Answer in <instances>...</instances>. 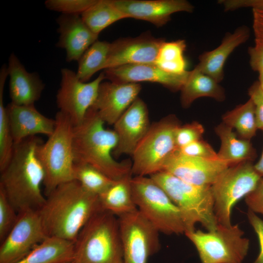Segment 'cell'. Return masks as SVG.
<instances>
[{
	"instance_id": "1",
	"label": "cell",
	"mask_w": 263,
	"mask_h": 263,
	"mask_svg": "<svg viewBox=\"0 0 263 263\" xmlns=\"http://www.w3.org/2000/svg\"><path fill=\"white\" fill-rule=\"evenodd\" d=\"M101 209L98 196L72 180L58 186L46 196L38 211L48 237L75 243L84 226Z\"/></svg>"
},
{
	"instance_id": "2",
	"label": "cell",
	"mask_w": 263,
	"mask_h": 263,
	"mask_svg": "<svg viewBox=\"0 0 263 263\" xmlns=\"http://www.w3.org/2000/svg\"><path fill=\"white\" fill-rule=\"evenodd\" d=\"M42 142L35 136L15 144L10 161L0 171V190L18 213L39 210L45 202L41 190L44 171L37 154Z\"/></svg>"
},
{
	"instance_id": "3",
	"label": "cell",
	"mask_w": 263,
	"mask_h": 263,
	"mask_svg": "<svg viewBox=\"0 0 263 263\" xmlns=\"http://www.w3.org/2000/svg\"><path fill=\"white\" fill-rule=\"evenodd\" d=\"M90 108L79 125L73 129V148L75 163L89 164L114 181L132 173V161H116L112 154L117 144L113 130Z\"/></svg>"
},
{
	"instance_id": "4",
	"label": "cell",
	"mask_w": 263,
	"mask_h": 263,
	"mask_svg": "<svg viewBox=\"0 0 263 263\" xmlns=\"http://www.w3.org/2000/svg\"><path fill=\"white\" fill-rule=\"evenodd\" d=\"M74 245L75 263H123L118 217L107 210L90 219Z\"/></svg>"
},
{
	"instance_id": "5",
	"label": "cell",
	"mask_w": 263,
	"mask_h": 263,
	"mask_svg": "<svg viewBox=\"0 0 263 263\" xmlns=\"http://www.w3.org/2000/svg\"><path fill=\"white\" fill-rule=\"evenodd\" d=\"M149 176L163 189L179 209L185 232L196 229L198 223L208 231L217 228L218 223L210 186L193 185L164 170Z\"/></svg>"
},
{
	"instance_id": "6",
	"label": "cell",
	"mask_w": 263,
	"mask_h": 263,
	"mask_svg": "<svg viewBox=\"0 0 263 263\" xmlns=\"http://www.w3.org/2000/svg\"><path fill=\"white\" fill-rule=\"evenodd\" d=\"M55 119L56 126L53 132L37 150L44 171L43 186L45 196L58 186L74 180V126L69 118L59 111Z\"/></svg>"
},
{
	"instance_id": "7",
	"label": "cell",
	"mask_w": 263,
	"mask_h": 263,
	"mask_svg": "<svg viewBox=\"0 0 263 263\" xmlns=\"http://www.w3.org/2000/svg\"><path fill=\"white\" fill-rule=\"evenodd\" d=\"M131 187L137 209L160 232L185 234L181 213L163 189L150 176H132Z\"/></svg>"
},
{
	"instance_id": "8",
	"label": "cell",
	"mask_w": 263,
	"mask_h": 263,
	"mask_svg": "<svg viewBox=\"0 0 263 263\" xmlns=\"http://www.w3.org/2000/svg\"><path fill=\"white\" fill-rule=\"evenodd\" d=\"M180 125L174 114L151 125L132 155L133 176H149L163 170L168 158L177 150L175 133Z\"/></svg>"
},
{
	"instance_id": "9",
	"label": "cell",
	"mask_w": 263,
	"mask_h": 263,
	"mask_svg": "<svg viewBox=\"0 0 263 263\" xmlns=\"http://www.w3.org/2000/svg\"><path fill=\"white\" fill-rule=\"evenodd\" d=\"M195 247L201 263H242L246 256L249 240L238 224H218L214 230L185 233Z\"/></svg>"
},
{
	"instance_id": "10",
	"label": "cell",
	"mask_w": 263,
	"mask_h": 263,
	"mask_svg": "<svg viewBox=\"0 0 263 263\" xmlns=\"http://www.w3.org/2000/svg\"><path fill=\"white\" fill-rule=\"evenodd\" d=\"M261 178L251 161L229 166L222 172L210 186L218 224L226 226L232 225L233 207L254 190Z\"/></svg>"
},
{
	"instance_id": "11",
	"label": "cell",
	"mask_w": 263,
	"mask_h": 263,
	"mask_svg": "<svg viewBox=\"0 0 263 263\" xmlns=\"http://www.w3.org/2000/svg\"><path fill=\"white\" fill-rule=\"evenodd\" d=\"M118 220L123 263H147L160 248V232L138 209Z\"/></svg>"
},
{
	"instance_id": "12",
	"label": "cell",
	"mask_w": 263,
	"mask_h": 263,
	"mask_svg": "<svg viewBox=\"0 0 263 263\" xmlns=\"http://www.w3.org/2000/svg\"><path fill=\"white\" fill-rule=\"evenodd\" d=\"M60 87L56 95L59 111L65 114L73 126L83 121L88 110L94 103L100 84L105 79L104 72L90 82L81 81L76 72L68 69L61 70Z\"/></svg>"
},
{
	"instance_id": "13",
	"label": "cell",
	"mask_w": 263,
	"mask_h": 263,
	"mask_svg": "<svg viewBox=\"0 0 263 263\" xmlns=\"http://www.w3.org/2000/svg\"><path fill=\"white\" fill-rule=\"evenodd\" d=\"M47 237L38 210L18 213L14 226L0 242V263H17Z\"/></svg>"
},
{
	"instance_id": "14",
	"label": "cell",
	"mask_w": 263,
	"mask_h": 263,
	"mask_svg": "<svg viewBox=\"0 0 263 263\" xmlns=\"http://www.w3.org/2000/svg\"><path fill=\"white\" fill-rule=\"evenodd\" d=\"M164 40L149 33L135 38H119L110 44L104 70L130 64L153 63Z\"/></svg>"
},
{
	"instance_id": "15",
	"label": "cell",
	"mask_w": 263,
	"mask_h": 263,
	"mask_svg": "<svg viewBox=\"0 0 263 263\" xmlns=\"http://www.w3.org/2000/svg\"><path fill=\"white\" fill-rule=\"evenodd\" d=\"M229 165L220 159L188 156L177 150L168 158L163 170L188 183L211 186Z\"/></svg>"
},
{
	"instance_id": "16",
	"label": "cell",
	"mask_w": 263,
	"mask_h": 263,
	"mask_svg": "<svg viewBox=\"0 0 263 263\" xmlns=\"http://www.w3.org/2000/svg\"><path fill=\"white\" fill-rule=\"evenodd\" d=\"M150 126L147 105L138 97L113 124L117 144L113 154L132 156Z\"/></svg>"
},
{
	"instance_id": "17",
	"label": "cell",
	"mask_w": 263,
	"mask_h": 263,
	"mask_svg": "<svg viewBox=\"0 0 263 263\" xmlns=\"http://www.w3.org/2000/svg\"><path fill=\"white\" fill-rule=\"evenodd\" d=\"M127 18L141 19L157 27L167 23L178 12L192 13L193 5L186 0H112Z\"/></svg>"
},
{
	"instance_id": "18",
	"label": "cell",
	"mask_w": 263,
	"mask_h": 263,
	"mask_svg": "<svg viewBox=\"0 0 263 263\" xmlns=\"http://www.w3.org/2000/svg\"><path fill=\"white\" fill-rule=\"evenodd\" d=\"M141 90V85L136 83L102 82L91 108L105 123L113 125L138 97Z\"/></svg>"
},
{
	"instance_id": "19",
	"label": "cell",
	"mask_w": 263,
	"mask_h": 263,
	"mask_svg": "<svg viewBox=\"0 0 263 263\" xmlns=\"http://www.w3.org/2000/svg\"><path fill=\"white\" fill-rule=\"evenodd\" d=\"M105 79L116 83L150 82L161 84L172 92L180 91L189 71L177 75L168 73L154 63L130 64L104 70Z\"/></svg>"
},
{
	"instance_id": "20",
	"label": "cell",
	"mask_w": 263,
	"mask_h": 263,
	"mask_svg": "<svg viewBox=\"0 0 263 263\" xmlns=\"http://www.w3.org/2000/svg\"><path fill=\"white\" fill-rule=\"evenodd\" d=\"M6 110L14 144L37 134L48 137L55 130V119L42 114L35 105H18L10 102Z\"/></svg>"
},
{
	"instance_id": "21",
	"label": "cell",
	"mask_w": 263,
	"mask_h": 263,
	"mask_svg": "<svg viewBox=\"0 0 263 263\" xmlns=\"http://www.w3.org/2000/svg\"><path fill=\"white\" fill-rule=\"evenodd\" d=\"M59 34L56 46L65 49L68 62L78 61L98 35L86 25L81 16L61 14L56 19Z\"/></svg>"
},
{
	"instance_id": "22",
	"label": "cell",
	"mask_w": 263,
	"mask_h": 263,
	"mask_svg": "<svg viewBox=\"0 0 263 263\" xmlns=\"http://www.w3.org/2000/svg\"><path fill=\"white\" fill-rule=\"evenodd\" d=\"M7 71L11 102L18 105H35L45 88L38 75L28 72L14 53L9 57Z\"/></svg>"
},
{
	"instance_id": "23",
	"label": "cell",
	"mask_w": 263,
	"mask_h": 263,
	"mask_svg": "<svg viewBox=\"0 0 263 263\" xmlns=\"http://www.w3.org/2000/svg\"><path fill=\"white\" fill-rule=\"evenodd\" d=\"M250 35V30L245 25L238 27L232 33H226L217 48L199 56L195 67L220 83L224 77V66L227 58L237 47L248 39Z\"/></svg>"
},
{
	"instance_id": "24",
	"label": "cell",
	"mask_w": 263,
	"mask_h": 263,
	"mask_svg": "<svg viewBox=\"0 0 263 263\" xmlns=\"http://www.w3.org/2000/svg\"><path fill=\"white\" fill-rule=\"evenodd\" d=\"M215 132L221 141L218 158L229 166L255 159L256 150L250 140L238 138L232 128L222 122L215 128Z\"/></svg>"
},
{
	"instance_id": "25",
	"label": "cell",
	"mask_w": 263,
	"mask_h": 263,
	"mask_svg": "<svg viewBox=\"0 0 263 263\" xmlns=\"http://www.w3.org/2000/svg\"><path fill=\"white\" fill-rule=\"evenodd\" d=\"M180 91L181 103L185 108L189 107L194 100L202 97H211L218 101L225 99L224 89L219 83L196 67L189 71Z\"/></svg>"
},
{
	"instance_id": "26",
	"label": "cell",
	"mask_w": 263,
	"mask_h": 263,
	"mask_svg": "<svg viewBox=\"0 0 263 263\" xmlns=\"http://www.w3.org/2000/svg\"><path fill=\"white\" fill-rule=\"evenodd\" d=\"M132 176V173H130L115 181L105 191L98 196L102 209L109 211L117 217L137 210L131 187Z\"/></svg>"
},
{
	"instance_id": "27",
	"label": "cell",
	"mask_w": 263,
	"mask_h": 263,
	"mask_svg": "<svg viewBox=\"0 0 263 263\" xmlns=\"http://www.w3.org/2000/svg\"><path fill=\"white\" fill-rule=\"evenodd\" d=\"M74 242L47 237L17 263H60L74 260Z\"/></svg>"
},
{
	"instance_id": "28",
	"label": "cell",
	"mask_w": 263,
	"mask_h": 263,
	"mask_svg": "<svg viewBox=\"0 0 263 263\" xmlns=\"http://www.w3.org/2000/svg\"><path fill=\"white\" fill-rule=\"evenodd\" d=\"M81 17L89 28L98 35L113 23L127 18L114 5L112 0H97Z\"/></svg>"
},
{
	"instance_id": "29",
	"label": "cell",
	"mask_w": 263,
	"mask_h": 263,
	"mask_svg": "<svg viewBox=\"0 0 263 263\" xmlns=\"http://www.w3.org/2000/svg\"><path fill=\"white\" fill-rule=\"evenodd\" d=\"M223 122L235 129L239 137L250 140L256 133L255 106L251 99L240 104L222 116Z\"/></svg>"
},
{
	"instance_id": "30",
	"label": "cell",
	"mask_w": 263,
	"mask_h": 263,
	"mask_svg": "<svg viewBox=\"0 0 263 263\" xmlns=\"http://www.w3.org/2000/svg\"><path fill=\"white\" fill-rule=\"evenodd\" d=\"M187 44L183 39L167 41L161 44L154 63L164 71L181 75L186 73L187 62L184 56Z\"/></svg>"
},
{
	"instance_id": "31",
	"label": "cell",
	"mask_w": 263,
	"mask_h": 263,
	"mask_svg": "<svg viewBox=\"0 0 263 263\" xmlns=\"http://www.w3.org/2000/svg\"><path fill=\"white\" fill-rule=\"evenodd\" d=\"M110 44L106 41L97 40L83 54L78 61L76 72L77 78L81 81L86 82L95 73L104 70Z\"/></svg>"
},
{
	"instance_id": "32",
	"label": "cell",
	"mask_w": 263,
	"mask_h": 263,
	"mask_svg": "<svg viewBox=\"0 0 263 263\" xmlns=\"http://www.w3.org/2000/svg\"><path fill=\"white\" fill-rule=\"evenodd\" d=\"M7 66L3 65L0 70V171L8 164L14 148L6 107L3 102V91L7 77Z\"/></svg>"
},
{
	"instance_id": "33",
	"label": "cell",
	"mask_w": 263,
	"mask_h": 263,
	"mask_svg": "<svg viewBox=\"0 0 263 263\" xmlns=\"http://www.w3.org/2000/svg\"><path fill=\"white\" fill-rule=\"evenodd\" d=\"M74 179L88 192L99 196L115 181L94 167L85 163H75Z\"/></svg>"
},
{
	"instance_id": "34",
	"label": "cell",
	"mask_w": 263,
	"mask_h": 263,
	"mask_svg": "<svg viewBox=\"0 0 263 263\" xmlns=\"http://www.w3.org/2000/svg\"><path fill=\"white\" fill-rule=\"evenodd\" d=\"M226 7L228 11L243 7L252 8L255 44L263 46V0H228Z\"/></svg>"
},
{
	"instance_id": "35",
	"label": "cell",
	"mask_w": 263,
	"mask_h": 263,
	"mask_svg": "<svg viewBox=\"0 0 263 263\" xmlns=\"http://www.w3.org/2000/svg\"><path fill=\"white\" fill-rule=\"evenodd\" d=\"M97 0H47L46 7L61 14L81 15Z\"/></svg>"
},
{
	"instance_id": "36",
	"label": "cell",
	"mask_w": 263,
	"mask_h": 263,
	"mask_svg": "<svg viewBox=\"0 0 263 263\" xmlns=\"http://www.w3.org/2000/svg\"><path fill=\"white\" fill-rule=\"evenodd\" d=\"M18 213L0 190V242L6 237L16 224Z\"/></svg>"
},
{
	"instance_id": "37",
	"label": "cell",
	"mask_w": 263,
	"mask_h": 263,
	"mask_svg": "<svg viewBox=\"0 0 263 263\" xmlns=\"http://www.w3.org/2000/svg\"><path fill=\"white\" fill-rule=\"evenodd\" d=\"M204 131L203 125L196 121L180 125L175 133V143L177 149L201 139Z\"/></svg>"
},
{
	"instance_id": "38",
	"label": "cell",
	"mask_w": 263,
	"mask_h": 263,
	"mask_svg": "<svg viewBox=\"0 0 263 263\" xmlns=\"http://www.w3.org/2000/svg\"><path fill=\"white\" fill-rule=\"evenodd\" d=\"M177 151L183 155L188 156L206 159H219L217 153L207 142L202 139L180 148Z\"/></svg>"
},
{
	"instance_id": "39",
	"label": "cell",
	"mask_w": 263,
	"mask_h": 263,
	"mask_svg": "<svg viewBox=\"0 0 263 263\" xmlns=\"http://www.w3.org/2000/svg\"><path fill=\"white\" fill-rule=\"evenodd\" d=\"M248 95L255 106L258 129L263 131V90L259 81L252 84L248 89Z\"/></svg>"
},
{
	"instance_id": "40",
	"label": "cell",
	"mask_w": 263,
	"mask_h": 263,
	"mask_svg": "<svg viewBox=\"0 0 263 263\" xmlns=\"http://www.w3.org/2000/svg\"><path fill=\"white\" fill-rule=\"evenodd\" d=\"M244 198L248 210L263 215V177L260 179L254 190Z\"/></svg>"
},
{
	"instance_id": "41",
	"label": "cell",
	"mask_w": 263,
	"mask_h": 263,
	"mask_svg": "<svg viewBox=\"0 0 263 263\" xmlns=\"http://www.w3.org/2000/svg\"><path fill=\"white\" fill-rule=\"evenodd\" d=\"M247 217L258 237L260 245L259 255L253 263H263V220L249 210L247 212Z\"/></svg>"
},
{
	"instance_id": "42",
	"label": "cell",
	"mask_w": 263,
	"mask_h": 263,
	"mask_svg": "<svg viewBox=\"0 0 263 263\" xmlns=\"http://www.w3.org/2000/svg\"><path fill=\"white\" fill-rule=\"evenodd\" d=\"M249 63L252 69L258 73L263 69V46L255 45L248 48Z\"/></svg>"
},
{
	"instance_id": "43",
	"label": "cell",
	"mask_w": 263,
	"mask_h": 263,
	"mask_svg": "<svg viewBox=\"0 0 263 263\" xmlns=\"http://www.w3.org/2000/svg\"><path fill=\"white\" fill-rule=\"evenodd\" d=\"M254 166L257 172L263 177V151L259 161L254 165Z\"/></svg>"
},
{
	"instance_id": "44",
	"label": "cell",
	"mask_w": 263,
	"mask_h": 263,
	"mask_svg": "<svg viewBox=\"0 0 263 263\" xmlns=\"http://www.w3.org/2000/svg\"><path fill=\"white\" fill-rule=\"evenodd\" d=\"M259 82H262L263 81V69L259 72Z\"/></svg>"
},
{
	"instance_id": "45",
	"label": "cell",
	"mask_w": 263,
	"mask_h": 263,
	"mask_svg": "<svg viewBox=\"0 0 263 263\" xmlns=\"http://www.w3.org/2000/svg\"><path fill=\"white\" fill-rule=\"evenodd\" d=\"M60 263H75V262L74 261V260H72V261L64 262Z\"/></svg>"
},
{
	"instance_id": "46",
	"label": "cell",
	"mask_w": 263,
	"mask_h": 263,
	"mask_svg": "<svg viewBox=\"0 0 263 263\" xmlns=\"http://www.w3.org/2000/svg\"><path fill=\"white\" fill-rule=\"evenodd\" d=\"M259 83H260V85L261 89L263 90V81L262 82H259Z\"/></svg>"
}]
</instances>
